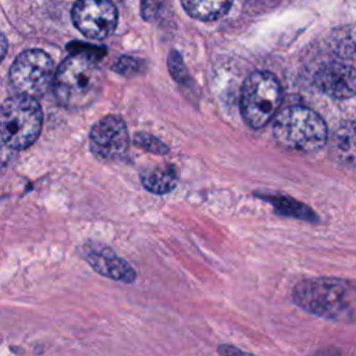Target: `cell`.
<instances>
[{
  "mask_svg": "<svg viewBox=\"0 0 356 356\" xmlns=\"http://www.w3.org/2000/svg\"><path fill=\"white\" fill-rule=\"evenodd\" d=\"M168 65H170V71H171L172 76L175 78V81H178V82L182 83L184 81L188 79V74H186V70H185V67H184V64H182V61H181L179 54L172 53V54L170 56Z\"/></svg>",
  "mask_w": 356,
  "mask_h": 356,
  "instance_id": "ac0fdd59",
  "label": "cell"
},
{
  "mask_svg": "<svg viewBox=\"0 0 356 356\" xmlns=\"http://www.w3.org/2000/svg\"><path fill=\"white\" fill-rule=\"evenodd\" d=\"M71 18L75 28L89 39H104L117 26V8L110 0H78Z\"/></svg>",
  "mask_w": 356,
  "mask_h": 356,
  "instance_id": "52a82bcc",
  "label": "cell"
},
{
  "mask_svg": "<svg viewBox=\"0 0 356 356\" xmlns=\"http://www.w3.org/2000/svg\"><path fill=\"white\" fill-rule=\"evenodd\" d=\"M92 152L104 160L121 159L129 145V135L120 115H106L99 120L89 132Z\"/></svg>",
  "mask_w": 356,
  "mask_h": 356,
  "instance_id": "ba28073f",
  "label": "cell"
},
{
  "mask_svg": "<svg viewBox=\"0 0 356 356\" xmlns=\"http://www.w3.org/2000/svg\"><path fill=\"white\" fill-rule=\"evenodd\" d=\"M54 63L47 53L38 49L25 50L17 56L10 68L13 88L26 96H43L54 83Z\"/></svg>",
  "mask_w": 356,
  "mask_h": 356,
  "instance_id": "8992f818",
  "label": "cell"
},
{
  "mask_svg": "<svg viewBox=\"0 0 356 356\" xmlns=\"http://www.w3.org/2000/svg\"><path fill=\"white\" fill-rule=\"evenodd\" d=\"M320 92L334 99H349L356 95V70L345 63H328L314 75Z\"/></svg>",
  "mask_w": 356,
  "mask_h": 356,
  "instance_id": "9c48e42d",
  "label": "cell"
},
{
  "mask_svg": "<svg viewBox=\"0 0 356 356\" xmlns=\"http://www.w3.org/2000/svg\"><path fill=\"white\" fill-rule=\"evenodd\" d=\"M178 181V172L174 165H164L150 170L142 175L143 186L153 193H167L172 191Z\"/></svg>",
  "mask_w": 356,
  "mask_h": 356,
  "instance_id": "4fadbf2b",
  "label": "cell"
},
{
  "mask_svg": "<svg viewBox=\"0 0 356 356\" xmlns=\"http://www.w3.org/2000/svg\"><path fill=\"white\" fill-rule=\"evenodd\" d=\"M293 300L303 310L331 320H348L356 312V288L339 278H307L293 288Z\"/></svg>",
  "mask_w": 356,
  "mask_h": 356,
  "instance_id": "7a4b0ae2",
  "label": "cell"
},
{
  "mask_svg": "<svg viewBox=\"0 0 356 356\" xmlns=\"http://www.w3.org/2000/svg\"><path fill=\"white\" fill-rule=\"evenodd\" d=\"M282 99V89L274 74L268 71L252 72L241 95V111L249 127H264L277 113Z\"/></svg>",
  "mask_w": 356,
  "mask_h": 356,
  "instance_id": "5b68a950",
  "label": "cell"
},
{
  "mask_svg": "<svg viewBox=\"0 0 356 356\" xmlns=\"http://www.w3.org/2000/svg\"><path fill=\"white\" fill-rule=\"evenodd\" d=\"M268 199L277 213H281V214H285V216H292V217H298V218H303V220H312L314 218L312 210L309 207H306L305 204L293 200V199H289V197H282V196H275V197H266Z\"/></svg>",
  "mask_w": 356,
  "mask_h": 356,
  "instance_id": "5bb4252c",
  "label": "cell"
},
{
  "mask_svg": "<svg viewBox=\"0 0 356 356\" xmlns=\"http://www.w3.org/2000/svg\"><path fill=\"white\" fill-rule=\"evenodd\" d=\"M135 143L147 150V152H152V153H157V154H165L168 152V147L161 142L159 140L156 136H152L149 134H143V132H139L135 135Z\"/></svg>",
  "mask_w": 356,
  "mask_h": 356,
  "instance_id": "9a60e30c",
  "label": "cell"
},
{
  "mask_svg": "<svg viewBox=\"0 0 356 356\" xmlns=\"http://www.w3.org/2000/svg\"><path fill=\"white\" fill-rule=\"evenodd\" d=\"M83 257L93 267L95 271L104 277L122 282L135 281L136 274L131 264L117 256L114 250H111L106 245L88 242L83 246Z\"/></svg>",
  "mask_w": 356,
  "mask_h": 356,
  "instance_id": "30bf717a",
  "label": "cell"
},
{
  "mask_svg": "<svg viewBox=\"0 0 356 356\" xmlns=\"http://www.w3.org/2000/svg\"><path fill=\"white\" fill-rule=\"evenodd\" d=\"M103 85V72L96 57L76 51L67 57L56 70L54 95L68 108H83L93 103Z\"/></svg>",
  "mask_w": 356,
  "mask_h": 356,
  "instance_id": "6da1fadb",
  "label": "cell"
},
{
  "mask_svg": "<svg viewBox=\"0 0 356 356\" xmlns=\"http://www.w3.org/2000/svg\"><path fill=\"white\" fill-rule=\"evenodd\" d=\"M218 352H220V353H227V352H242V350H241V349H235V348H228V349H227L225 346H224V348L221 346V348L218 349Z\"/></svg>",
  "mask_w": 356,
  "mask_h": 356,
  "instance_id": "d6986e66",
  "label": "cell"
},
{
  "mask_svg": "<svg viewBox=\"0 0 356 356\" xmlns=\"http://www.w3.org/2000/svg\"><path fill=\"white\" fill-rule=\"evenodd\" d=\"M331 149L339 163L356 164V122L345 121L337 127L331 138Z\"/></svg>",
  "mask_w": 356,
  "mask_h": 356,
  "instance_id": "8fae6325",
  "label": "cell"
},
{
  "mask_svg": "<svg viewBox=\"0 0 356 356\" xmlns=\"http://www.w3.org/2000/svg\"><path fill=\"white\" fill-rule=\"evenodd\" d=\"M142 68V64L139 60L136 58H132V57H121L117 64L114 65V70L118 72V74H122V75H132V74H136L139 70Z\"/></svg>",
  "mask_w": 356,
  "mask_h": 356,
  "instance_id": "2e32d148",
  "label": "cell"
},
{
  "mask_svg": "<svg viewBox=\"0 0 356 356\" xmlns=\"http://www.w3.org/2000/svg\"><path fill=\"white\" fill-rule=\"evenodd\" d=\"M234 0H181L184 10L195 19L214 21L228 13Z\"/></svg>",
  "mask_w": 356,
  "mask_h": 356,
  "instance_id": "7c38bea8",
  "label": "cell"
},
{
  "mask_svg": "<svg viewBox=\"0 0 356 356\" xmlns=\"http://www.w3.org/2000/svg\"><path fill=\"white\" fill-rule=\"evenodd\" d=\"M165 0H140V10L145 19H154L163 10Z\"/></svg>",
  "mask_w": 356,
  "mask_h": 356,
  "instance_id": "e0dca14e",
  "label": "cell"
},
{
  "mask_svg": "<svg viewBox=\"0 0 356 356\" xmlns=\"http://www.w3.org/2000/svg\"><path fill=\"white\" fill-rule=\"evenodd\" d=\"M42 120V108L36 97L21 93L7 97L0 111L3 143L14 150L29 147L40 134Z\"/></svg>",
  "mask_w": 356,
  "mask_h": 356,
  "instance_id": "277c9868",
  "label": "cell"
},
{
  "mask_svg": "<svg viewBox=\"0 0 356 356\" xmlns=\"http://www.w3.org/2000/svg\"><path fill=\"white\" fill-rule=\"evenodd\" d=\"M273 131L281 146L303 153L320 150L328 138L324 120L312 108L299 104L284 108L277 115Z\"/></svg>",
  "mask_w": 356,
  "mask_h": 356,
  "instance_id": "3957f363",
  "label": "cell"
}]
</instances>
